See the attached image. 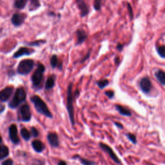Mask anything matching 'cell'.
Returning <instances> with one entry per match:
<instances>
[{"mask_svg":"<svg viewBox=\"0 0 165 165\" xmlns=\"http://www.w3.org/2000/svg\"><path fill=\"white\" fill-rule=\"evenodd\" d=\"M75 95L72 94V84L70 83L67 89V109L68 113L69 118L71 122L72 126L75 125V119H74V98L76 95H79V92L77 90L74 94Z\"/></svg>","mask_w":165,"mask_h":165,"instance_id":"6da1fadb","label":"cell"},{"mask_svg":"<svg viewBox=\"0 0 165 165\" xmlns=\"http://www.w3.org/2000/svg\"><path fill=\"white\" fill-rule=\"evenodd\" d=\"M30 101L33 103L34 107H35L37 112L44 115L48 118H52V114L51 111L49 110L47 105H46L43 99H41L38 95H34L30 98Z\"/></svg>","mask_w":165,"mask_h":165,"instance_id":"7a4b0ae2","label":"cell"},{"mask_svg":"<svg viewBox=\"0 0 165 165\" xmlns=\"http://www.w3.org/2000/svg\"><path fill=\"white\" fill-rule=\"evenodd\" d=\"M26 98V94L25 89L23 87H20L16 89V92L14 94V97L9 103V107L11 109H14L20 105L21 103H23Z\"/></svg>","mask_w":165,"mask_h":165,"instance_id":"3957f363","label":"cell"},{"mask_svg":"<svg viewBox=\"0 0 165 165\" xmlns=\"http://www.w3.org/2000/svg\"><path fill=\"white\" fill-rule=\"evenodd\" d=\"M45 71V67L43 64H39L37 65V69L34 72L32 76L31 81L33 86L36 89H40L41 85L43 81V74Z\"/></svg>","mask_w":165,"mask_h":165,"instance_id":"277c9868","label":"cell"},{"mask_svg":"<svg viewBox=\"0 0 165 165\" xmlns=\"http://www.w3.org/2000/svg\"><path fill=\"white\" fill-rule=\"evenodd\" d=\"M34 67V61L32 59H27L21 61L19 63L17 72L20 75H27L32 71Z\"/></svg>","mask_w":165,"mask_h":165,"instance_id":"5b68a950","label":"cell"},{"mask_svg":"<svg viewBox=\"0 0 165 165\" xmlns=\"http://www.w3.org/2000/svg\"><path fill=\"white\" fill-rule=\"evenodd\" d=\"M99 147L101 148L103 151H104L105 153H107V154H109V157L111 159H112V160L115 163H116L117 164H121V160L117 157V155L116 154V153L114 152L112 148H111L110 146H109L107 144L103 143H99Z\"/></svg>","mask_w":165,"mask_h":165,"instance_id":"8992f818","label":"cell"},{"mask_svg":"<svg viewBox=\"0 0 165 165\" xmlns=\"http://www.w3.org/2000/svg\"><path fill=\"white\" fill-rule=\"evenodd\" d=\"M32 115L30 112V107L27 104L22 105L18 112V117L19 120L21 121L28 122L31 119Z\"/></svg>","mask_w":165,"mask_h":165,"instance_id":"52a82bcc","label":"cell"},{"mask_svg":"<svg viewBox=\"0 0 165 165\" xmlns=\"http://www.w3.org/2000/svg\"><path fill=\"white\" fill-rule=\"evenodd\" d=\"M139 86L141 90L144 94H148L151 91L152 88V84L150 79L148 77L143 78L139 82Z\"/></svg>","mask_w":165,"mask_h":165,"instance_id":"ba28073f","label":"cell"},{"mask_svg":"<svg viewBox=\"0 0 165 165\" xmlns=\"http://www.w3.org/2000/svg\"><path fill=\"white\" fill-rule=\"evenodd\" d=\"M9 132L10 139L12 141V143L15 144H17L20 143V138H19L18 134L17 126L15 125H12L9 127Z\"/></svg>","mask_w":165,"mask_h":165,"instance_id":"9c48e42d","label":"cell"},{"mask_svg":"<svg viewBox=\"0 0 165 165\" xmlns=\"http://www.w3.org/2000/svg\"><path fill=\"white\" fill-rule=\"evenodd\" d=\"M26 16L25 14L15 13L13 14L12 18H11V22H12L14 26H20L24 23Z\"/></svg>","mask_w":165,"mask_h":165,"instance_id":"30bf717a","label":"cell"},{"mask_svg":"<svg viewBox=\"0 0 165 165\" xmlns=\"http://www.w3.org/2000/svg\"><path fill=\"white\" fill-rule=\"evenodd\" d=\"M14 91L13 87H7L0 91V101L6 102L10 99Z\"/></svg>","mask_w":165,"mask_h":165,"instance_id":"8fae6325","label":"cell"},{"mask_svg":"<svg viewBox=\"0 0 165 165\" xmlns=\"http://www.w3.org/2000/svg\"><path fill=\"white\" fill-rule=\"evenodd\" d=\"M34 52V50H32L26 47H21L18 50V51L15 52L13 55L14 58H19V57L24 56H29L31 55L32 53Z\"/></svg>","mask_w":165,"mask_h":165,"instance_id":"7c38bea8","label":"cell"},{"mask_svg":"<svg viewBox=\"0 0 165 165\" xmlns=\"http://www.w3.org/2000/svg\"><path fill=\"white\" fill-rule=\"evenodd\" d=\"M47 139L49 144H51L52 147L56 148L59 147V140L58 136H57L56 133H49L47 136Z\"/></svg>","mask_w":165,"mask_h":165,"instance_id":"4fadbf2b","label":"cell"},{"mask_svg":"<svg viewBox=\"0 0 165 165\" xmlns=\"http://www.w3.org/2000/svg\"><path fill=\"white\" fill-rule=\"evenodd\" d=\"M76 2L77 3V5H78L79 9L80 10L81 16H87L89 12V10L85 2L84 1V0H76Z\"/></svg>","mask_w":165,"mask_h":165,"instance_id":"5bb4252c","label":"cell"},{"mask_svg":"<svg viewBox=\"0 0 165 165\" xmlns=\"http://www.w3.org/2000/svg\"><path fill=\"white\" fill-rule=\"evenodd\" d=\"M76 36H77V45L82 44L87 38V33L85 30L82 29H79L76 31Z\"/></svg>","mask_w":165,"mask_h":165,"instance_id":"9a60e30c","label":"cell"},{"mask_svg":"<svg viewBox=\"0 0 165 165\" xmlns=\"http://www.w3.org/2000/svg\"><path fill=\"white\" fill-rule=\"evenodd\" d=\"M115 106H116V109L118 111V112L120 113L121 116L126 117L132 116V112L128 109L120 105H116Z\"/></svg>","mask_w":165,"mask_h":165,"instance_id":"2e32d148","label":"cell"},{"mask_svg":"<svg viewBox=\"0 0 165 165\" xmlns=\"http://www.w3.org/2000/svg\"><path fill=\"white\" fill-rule=\"evenodd\" d=\"M32 146L34 150L38 153L43 152V150L45 148L44 144L42 143L41 141H39V140L34 141L32 143Z\"/></svg>","mask_w":165,"mask_h":165,"instance_id":"e0dca14e","label":"cell"},{"mask_svg":"<svg viewBox=\"0 0 165 165\" xmlns=\"http://www.w3.org/2000/svg\"><path fill=\"white\" fill-rule=\"evenodd\" d=\"M55 80H56V76L52 75L48 77L47 79V81L45 83V89L47 90H51L53 89V87L55 85Z\"/></svg>","mask_w":165,"mask_h":165,"instance_id":"ac0fdd59","label":"cell"},{"mask_svg":"<svg viewBox=\"0 0 165 165\" xmlns=\"http://www.w3.org/2000/svg\"><path fill=\"white\" fill-rule=\"evenodd\" d=\"M72 158L74 159H78L83 165H96V163L94 161L84 158L79 155H75Z\"/></svg>","mask_w":165,"mask_h":165,"instance_id":"d6986e66","label":"cell"},{"mask_svg":"<svg viewBox=\"0 0 165 165\" xmlns=\"http://www.w3.org/2000/svg\"><path fill=\"white\" fill-rule=\"evenodd\" d=\"M51 65L52 68H56L58 67L59 70L62 69V63L59 62L58 58H57V56L53 55L51 59Z\"/></svg>","mask_w":165,"mask_h":165,"instance_id":"ffe728a7","label":"cell"},{"mask_svg":"<svg viewBox=\"0 0 165 165\" xmlns=\"http://www.w3.org/2000/svg\"><path fill=\"white\" fill-rule=\"evenodd\" d=\"M155 75L157 80H158L163 85L165 86V72L163 70H158L155 72Z\"/></svg>","mask_w":165,"mask_h":165,"instance_id":"44dd1931","label":"cell"},{"mask_svg":"<svg viewBox=\"0 0 165 165\" xmlns=\"http://www.w3.org/2000/svg\"><path fill=\"white\" fill-rule=\"evenodd\" d=\"M9 150L7 146L0 145V160L5 159L9 155Z\"/></svg>","mask_w":165,"mask_h":165,"instance_id":"7402d4cb","label":"cell"},{"mask_svg":"<svg viewBox=\"0 0 165 165\" xmlns=\"http://www.w3.org/2000/svg\"><path fill=\"white\" fill-rule=\"evenodd\" d=\"M28 0H14V6L18 9H23Z\"/></svg>","mask_w":165,"mask_h":165,"instance_id":"603a6c76","label":"cell"},{"mask_svg":"<svg viewBox=\"0 0 165 165\" xmlns=\"http://www.w3.org/2000/svg\"><path fill=\"white\" fill-rule=\"evenodd\" d=\"M29 1H30V3H29V9L30 11L35 10L41 6L39 0H29Z\"/></svg>","mask_w":165,"mask_h":165,"instance_id":"cb8c5ba5","label":"cell"},{"mask_svg":"<svg viewBox=\"0 0 165 165\" xmlns=\"http://www.w3.org/2000/svg\"><path fill=\"white\" fill-rule=\"evenodd\" d=\"M21 135L25 141H29L31 137V133L26 128H23L21 130Z\"/></svg>","mask_w":165,"mask_h":165,"instance_id":"d4e9b609","label":"cell"},{"mask_svg":"<svg viewBox=\"0 0 165 165\" xmlns=\"http://www.w3.org/2000/svg\"><path fill=\"white\" fill-rule=\"evenodd\" d=\"M126 136L127 137L128 139L130 142H132V143L133 144H136L137 143V137L135 134L132 133H128L126 134Z\"/></svg>","mask_w":165,"mask_h":165,"instance_id":"484cf974","label":"cell"},{"mask_svg":"<svg viewBox=\"0 0 165 165\" xmlns=\"http://www.w3.org/2000/svg\"><path fill=\"white\" fill-rule=\"evenodd\" d=\"M97 84H98V85L99 89H104L105 87H106L107 85H109V81L108 79H105L99 80V81L97 83Z\"/></svg>","mask_w":165,"mask_h":165,"instance_id":"4316f807","label":"cell"},{"mask_svg":"<svg viewBox=\"0 0 165 165\" xmlns=\"http://www.w3.org/2000/svg\"><path fill=\"white\" fill-rule=\"evenodd\" d=\"M157 51L161 57L165 58V45H161L157 47Z\"/></svg>","mask_w":165,"mask_h":165,"instance_id":"83f0119b","label":"cell"},{"mask_svg":"<svg viewBox=\"0 0 165 165\" xmlns=\"http://www.w3.org/2000/svg\"><path fill=\"white\" fill-rule=\"evenodd\" d=\"M101 7V0H94V8L95 10H99Z\"/></svg>","mask_w":165,"mask_h":165,"instance_id":"f1b7e54d","label":"cell"},{"mask_svg":"<svg viewBox=\"0 0 165 165\" xmlns=\"http://www.w3.org/2000/svg\"><path fill=\"white\" fill-rule=\"evenodd\" d=\"M105 94L109 99H112L114 96V92L112 90H107Z\"/></svg>","mask_w":165,"mask_h":165,"instance_id":"f546056e","label":"cell"},{"mask_svg":"<svg viewBox=\"0 0 165 165\" xmlns=\"http://www.w3.org/2000/svg\"><path fill=\"white\" fill-rule=\"evenodd\" d=\"M31 134H32V136L34 137H37L38 134H39V132H38L36 128L32 127L31 128Z\"/></svg>","mask_w":165,"mask_h":165,"instance_id":"4dcf8cb0","label":"cell"},{"mask_svg":"<svg viewBox=\"0 0 165 165\" xmlns=\"http://www.w3.org/2000/svg\"><path fill=\"white\" fill-rule=\"evenodd\" d=\"M14 162L12 159H7L2 163V165H13Z\"/></svg>","mask_w":165,"mask_h":165,"instance_id":"1f68e13d","label":"cell"},{"mask_svg":"<svg viewBox=\"0 0 165 165\" xmlns=\"http://www.w3.org/2000/svg\"><path fill=\"white\" fill-rule=\"evenodd\" d=\"M128 5V10H129V12H130V17H131V19H133V10L131 5H130L129 3L127 4Z\"/></svg>","mask_w":165,"mask_h":165,"instance_id":"d6a6232c","label":"cell"},{"mask_svg":"<svg viewBox=\"0 0 165 165\" xmlns=\"http://www.w3.org/2000/svg\"><path fill=\"white\" fill-rule=\"evenodd\" d=\"M114 125H116L117 127L118 128H120V129H123V125H122V124L120 123V122H114Z\"/></svg>","mask_w":165,"mask_h":165,"instance_id":"836d02e7","label":"cell"},{"mask_svg":"<svg viewBox=\"0 0 165 165\" xmlns=\"http://www.w3.org/2000/svg\"><path fill=\"white\" fill-rule=\"evenodd\" d=\"M117 48L118 49L119 51H121L122 48H123V45L122 44H118L117 46Z\"/></svg>","mask_w":165,"mask_h":165,"instance_id":"e575fe53","label":"cell"},{"mask_svg":"<svg viewBox=\"0 0 165 165\" xmlns=\"http://www.w3.org/2000/svg\"><path fill=\"white\" fill-rule=\"evenodd\" d=\"M5 106L3 105L0 104V114H1L3 111L5 110Z\"/></svg>","mask_w":165,"mask_h":165,"instance_id":"d590c367","label":"cell"},{"mask_svg":"<svg viewBox=\"0 0 165 165\" xmlns=\"http://www.w3.org/2000/svg\"><path fill=\"white\" fill-rule=\"evenodd\" d=\"M57 165H67V164L64 161H60L59 162V163H58V164H57Z\"/></svg>","mask_w":165,"mask_h":165,"instance_id":"8d00e7d4","label":"cell"},{"mask_svg":"<svg viewBox=\"0 0 165 165\" xmlns=\"http://www.w3.org/2000/svg\"><path fill=\"white\" fill-rule=\"evenodd\" d=\"M115 62H116V65H119L120 63V57H117L116 58V60H115Z\"/></svg>","mask_w":165,"mask_h":165,"instance_id":"74e56055","label":"cell"},{"mask_svg":"<svg viewBox=\"0 0 165 165\" xmlns=\"http://www.w3.org/2000/svg\"><path fill=\"white\" fill-rule=\"evenodd\" d=\"M34 165H43L41 164L40 161H36V164H34Z\"/></svg>","mask_w":165,"mask_h":165,"instance_id":"f35d334b","label":"cell"},{"mask_svg":"<svg viewBox=\"0 0 165 165\" xmlns=\"http://www.w3.org/2000/svg\"><path fill=\"white\" fill-rule=\"evenodd\" d=\"M1 142H2V138L1 136H0V144L1 143Z\"/></svg>","mask_w":165,"mask_h":165,"instance_id":"ab89813d","label":"cell"}]
</instances>
